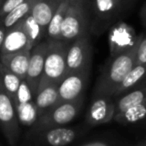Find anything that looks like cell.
Segmentation results:
<instances>
[{"label":"cell","instance_id":"1","mask_svg":"<svg viewBox=\"0 0 146 146\" xmlns=\"http://www.w3.org/2000/svg\"><path fill=\"white\" fill-rule=\"evenodd\" d=\"M141 39L129 51L117 56L110 57L106 65L102 68L99 77L96 81V85L94 87V96L113 95L114 90L135 65L136 54Z\"/></svg>","mask_w":146,"mask_h":146},{"label":"cell","instance_id":"2","mask_svg":"<svg viewBox=\"0 0 146 146\" xmlns=\"http://www.w3.org/2000/svg\"><path fill=\"white\" fill-rule=\"evenodd\" d=\"M68 46L69 43L62 40H47L44 69L39 87L47 84L58 85L63 79L66 74V55Z\"/></svg>","mask_w":146,"mask_h":146},{"label":"cell","instance_id":"3","mask_svg":"<svg viewBox=\"0 0 146 146\" xmlns=\"http://www.w3.org/2000/svg\"><path fill=\"white\" fill-rule=\"evenodd\" d=\"M83 100L80 99L76 101L58 103L37 118L35 123L32 125V131H41L49 128L61 127L71 123L79 114L83 106Z\"/></svg>","mask_w":146,"mask_h":146},{"label":"cell","instance_id":"4","mask_svg":"<svg viewBox=\"0 0 146 146\" xmlns=\"http://www.w3.org/2000/svg\"><path fill=\"white\" fill-rule=\"evenodd\" d=\"M19 123L15 101L3 87L0 77V127L11 145H15L18 141L20 134Z\"/></svg>","mask_w":146,"mask_h":146},{"label":"cell","instance_id":"5","mask_svg":"<svg viewBox=\"0 0 146 146\" xmlns=\"http://www.w3.org/2000/svg\"><path fill=\"white\" fill-rule=\"evenodd\" d=\"M89 19L84 5L70 4L66 11L61 29V40L67 43L87 34Z\"/></svg>","mask_w":146,"mask_h":146},{"label":"cell","instance_id":"6","mask_svg":"<svg viewBox=\"0 0 146 146\" xmlns=\"http://www.w3.org/2000/svg\"><path fill=\"white\" fill-rule=\"evenodd\" d=\"M92 54V45L88 35L69 43L66 55V74L74 71L91 70Z\"/></svg>","mask_w":146,"mask_h":146},{"label":"cell","instance_id":"7","mask_svg":"<svg viewBox=\"0 0 146 146\" xmlns=\"http://www.w3.org/2000/svg\"><path fill=\"white\" fill-rule=\"evenodd\" d=\"M90 77V70L74 71L67 73L58 84L60 102L84 99V91Z\"/></svg>","mask_w":146,"mask_h":146},{"label":"cell","instance_id":"8","mask_svg":"<svg viewBox=\"0 0 146 146\" xmlns=\"http://www.w3.org/2000/svg\"><path fill=\"white\" fill-rule=\"evenodd\" d=\"M143 33L137 35L133 27L125 22H118L110 29L109 41L110 56L114 57L132 49L141 39Z\"/></svg>","mask_w":146,"mask_h":146},{"label":"cell","instance_id":"9","mask_svg":"<svg viewBox=\"0 0 146 146\" xmlns=\"http://www.w3.org/2000/svg\"><path fill=\"white\" fill-rule=\"evenodd\" d=\"M115 115V99L112 96H94L86 113V123L89 126H99L113 121Z\"/></svg>","mask_w":146,"mask_h":146},{"label":"cell","instance_id":"10","mask_svg":"<svg viewBox=\"0 0 146 146\" xmlns=\"http://www.w3.org/2000/svg\"><path fill=\"white\" fill-rule=\"evenodd\" d=\"M46 51L47 40H44L39 42L36 46H34V48L31 50L30 53L28 70H27V75L26 78H25V81H26L33 97L36 95L37 90H38L39 87V83H40L41 77H42Z\"/></svg>","mask_w":146,"mask_h":146},{"label":"cell","instance_id":"11","mask_svg":"<svg viewBox=\"0 0 146 146\" xmlns=\"http://www.w3.org/2000/svg\"><path fill=\"white\" fill-rule=\"evenodd\" d=\"M33 48L34 46L29 39L23 21L21 19L13 26L6 29L0 55L20 52V51H31Z\"/></svg>","mask_w":146,"mask_h":146},{"label":"cell","instance_id":"12","mask_svg":"<svg viewBox=\"0 0 146 146\" xmlns=\"http://www.w3.org/2000/svg\"><path fill=\"white\" fill-rule=\"evenodd\" d=\"M36 134L35 141L41 146H67L75 141L78 131L75 128L54 127L41 131H33Z\"/></svg>","mask_w":146,"mask_h":146},{"label":"cell","instance_id":"13","mask_svg":"<svg viewBox=\"0 0 146 146\" xmlns=\"http://www.w3.org/2000/svg\"><path fill=\"white\" fill-rule=\"evenodd\" d=\"M17 113H18L19 122H23L25 125H33L38 118L37 110L35 107L34 97L30 92L26 81L22 80L16 100Z\"/></svg>","mask_w":146,"mask_h":146},{"label":"cell","instance_id":"14","mask_svg":"<svg viewBox=\"0 0 146 146\" xmlns=\"http://www.w3.org/2000/svg\"><path fill=\"white\" fill-rule=\"evenodd\" d=\"M34 103L38 117L60 103L58 85L47 84L44 86H40L37 90L36 95L34 96Z\"/></svg>","mask_w":146,"mask_h":146},{"label":"cell","instance_id":"15","mask_svg":"<svg viewBox=\"0 0 146 146\" xmlns=\"http://www.w3.org/2000/svg\"><path fill=\"white\" fill-rule=\"evenodd\" d=\"M30 53L31 51H20L9 54H1L0 62L16 74L20 79L25 80L28 70Z\"/></svg>","mask_w":146,"mask_h":146},{"label":"cell","instance_id":"16","mask_svg":"<svg viewBox=\"0 0 146 146\" xmlns=\"http://www.w3.org/2000/svg\"><path fill=\"white\" fill-rule=\"evenodd\" d=\"M61 0H36L30 14L46 32L51 18L56 12Z\"/></svg>","mask_w":146,"mask_h":146},{"label":"cell","instance_id":"17","mask_svg":"<svg viewBox=\"0 0 146 146\" xmlns=\"http://www.w3.org/2000/svg\"><path fill=\"white\" fill-rule=\"evenodd\" d=\"M146 79V63L135 64L133 68L127 73L122 82L117 86L113 92L112 97L116 98L126 92L130 91L133 88L137 87Z\"/></svg>","mask_w":146,"mask_h":146},{"label":"cell","instance_id":"18","mask_svg":"<svg viewBox=\"0 0 146 146\" xmlns=\"http://www.w3.org/2000/svg\"><path fill=\"white\" fill-rule=\"evenodd\" d=\"M114 99H115V114H118L127 108L146 100V84H140L137 87Z\"/></svg>","mask_w":146,"mask_h":146},{"label":"cell","instance_id":"19","mask_svg":"<svg viewBox=\"0 0 146 146\" xmlns=\"http://www.w3.org/2000/svg\"><path fill=\"white\" fill-rule=\"evenodd\" d=\"M69 5L70 3L67 1L60 2L56 12L52 16L46 28V32H45L46 40H61V29H62L64 17Z\"/></svg>","mask_w":146,"mask_h":146},{"label":"cell","instance_id":"20","mask_svg":"<svg viewBox=\"0 0 146 146\" xmlns=\"http://www.w3.org/2000/svg\"><path fill=\"white\" fill-rule=\"evenodd\" d=\"M146 118V100L139 104L127 108L124 111L115 114L113 121L119 124L128 125V124H134L145 120Z\"/></svg>","mask_w":146,"mask_h":146},{"label":"cell","instance_id":"21","mask_svg":"<svg viewBox=\"0 0 146 146\" xmlns=\"http://www.w3.org/2000/svg\"><path fill=\"white\" fill-rule=\"evenodd\" d=\"M0 77L2 81V85L7 91V93L13 98V100H16L17 94H18L19 88H20L22 79L18 77L16 74L10 71L5 65L0 62Z\"/></svg>","mask_w":146,"mask_h":146},{"label":"cell","instance_id":"22","mask_svg":"<svg viewBox=\"0 0 146 146\" xmlns=\"http://www.w3.org/2000/svg\"><path fill=\"white\" fill-rule=\"evenodd\" d=\"M35 1H36V0H24L20 5H18L16 8L13 9L10 13H8V14L3 18V20L1 21L3 26L6 29L9 28V27L13 26L15 23L20 21L21 19H23L25 16L30 14L31 9H32Z\"/></svg>","mask_w":146,"mask_h":146},{"label":"cell","instance_id":"23","mask_svg":"<svg viewBox=\"0 0 146 146\" xmlns=\"http://www.w3.org/2000/svg\"><path fill=\"white\" fill-rule=\"evenodd\" d=\"M26 32L29 36L33 46H36L39 42L42 41L43 36L45 35V30L36 22L31 14H28L22 19Z\"/></svg>","mask_w":146,"mask_h":146},{"label":"cell","instance_id":"24","mask_svg":"<svg viewBox=\"0 0 146 146\" xmlns=\"http://www.w3.org/2000/svg\"><path fill=\"white\" fill-rule=\"evenodd\" d=\"M24 0H5L2 6L0 8V22L3 20L5 16L8 13H10L13 9L16 8L18 5H20Z\"/></svg>","mask_w":146,"mask_h":146},{"label":"cell","instance_id":"25","mask_svg":"<svg viewBox=\"0 0 146 146\" xmlns=\"http://www.w3.org/2000/svg\"><path fill=\"white\" fill-rule=\"evenodd\" d=\"M142 63H146V33L143 34L136 54L135 64H142Z\"/></svg>","mask_w":146,"mask_h":146},{"label":"cell","instance_id":"26","mask_svg":"<svg viewBox=\"0 0 146 146\" xmlns=\"http://www.w3.org/2000/svg\"><path fill=\"white\" fill-rule=\"evenodd\" d=\"M81 146H110L107 142L105 141H90V142H87V143H84L82 144Z\"/></svg>","mask_w":146,"mask_h":146},{"label":"cell","instance_id":"27","mask_svg":"<svg viewBox=\"0 0 146 146\" xmlns=\"http://www.w3.org/2000/svg\"><path fill=\"white\" fill-rule=\"evenodd\" d=\"M5 33H6V28L3 26V24L0 22V52H1V48H2L3 41H4Z\"/></svg>","mask_w":146,"mask_h":146},{"label":"cell","instance_id":"28","mask_svg":"<svg viewBox=\"0 0 146 146\" xmlns=\"http://www.w3.org/2000/svg\"><path fill=\"white\" fill-rule=\"evenodd\" d=\"M140 18H141V21L143 23V25L146 27V3L143 5V7L140 10Z\"/></svg>","mask_w":146,"mask_h":146},{"label":"cell","instance_id":"29","mask_svg":"<svg viewBox=\"0 0 146 146\" xmlns=\"http://www.w3.org/2000/svg\"><path fill=\"white\" fill-rule=\"evenodd\" d=\"M61 1H67L70 4H81V5H85L86 1L87 0H61Z\"/></svg>","mask_w":146,"mask_h":146},{"label":"cell","instance_id":"30","mask_svg":"<svg viewBox=\"0 0 146 146\" xmlns=\"http://www.w3.org/2000/svg\"><path fill=\"white\" fill-rule=\"evenodd\" d=\"M138 146H146V140H144V141H142L141 143H140Z\"/></svg>","mask_w":146,"mask_h":146},{"label":"cell","instance_id":"31","mask_svg":"<svg viewBox=\"0 0 146 146\" xmlns=\"http://www.w3.org/2000/svg\"><path fill=\"white\" fill-rule=\"evenodd\" d=\"M5 0H0V8H1V6H2V4H3V2H4Z\"/></svg>","mask_w":146,"mask_h":146},{"label":"cell","instance_id":"32","mask_svg":"<svg viewBox=\"0 0 146 146\" xmlns=\"http://www.w3.org/2000/svg\"><path fill=\"white\" fill-rule=\"evenodd\" d=\"M141 84H146V79H145V80H144V81H143V82H142V83H141Z\"/></svg>","mask_w":146,"mask_h":146},{"label":"cell","instance_id":"33","mask_svg":"<svg viewBox=\"0 0 146 146\" xmlns=\"http://www.w3.org/2000/svg\"><path fill=\"white\" fill-rule=\"evenodd\" d=\"M116 2H118V3H120V0H115Z\"/></svg>","mask_w":146,"mask_h":146},{"label":"cell","instance_id":"34","mask_svg":"<svg viewBox=\"0 0 146 146\" xmlns=\"http://www.w3.org/2000/svg\"><path fill=\"white\" fill-rule=\"evenodd\" d=\"M145 120H146V118H145Z\"/></svg>","mask_w":146,"mask_h":146}]
</instances>
